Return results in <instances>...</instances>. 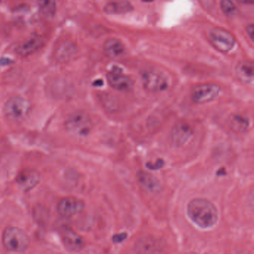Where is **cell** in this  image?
Masks as SVG:
<instances>
[{"mask_svg":"<svg viewBox=\"0 0 254 254\" xmlns=\"http://www.w3.org/2000/svg\"><path fill=\"white\" fill-rule=\"evenodd\" d=\"M133 7L128 1H114L108 2L104 6V12L109 15L127 14L133 11Z\"/></svg>","mask_w":254,"mask_h":254,"instance_id":"18","label":"cell"},{"mask_svg":"<svg viewBox=\"0 0 254 254\" xmlns=\"http://www.w3.org/2000/svg\"><path fill=\"white\" fill-rule=\"evenodd\" d=\"M247 33H248V36L251 38V41H254V26L253 24L248 25L247 27Z\"/></svg>","mask_w":254,"mask_h":254,"instance_id":"24","label":"cell"},{"mask_svg":"<svg viewBox=\"0 0 254 254\" xmlns=\"http://www.w3.org/2000/svg\"><path fill=\"white\" fill-rule=\"evenodd\" d=\"M197 254V253H188V254Z\"/></svg>","mask_w":254,"mask_h":254,"instance_id":"26","label":"cell"},{"mask_svg":"<svg viewBox=\"0 0 254 254\" xmlns=\"http://www.w3.org/2000/svg\"><path fill=\"white\" fill-rule=\"evenodd\" d=\"M209 37L213 47L221 53H228L236 44L235 37L222 28L215 27L211 29Z\"/></svg>","mask_w":254,"mask_h":254,"instance_id":"5","label":"cell"},{"mask_svg":"<svg viewBox=\"0 0 254 254\" xmlns=\"http://www.w3.org/2000/svg\"><path fill=\"white\" fill-rule=\"evenodd\" d=\"M126 238H127V234H126V233H122V234L120 235H115L114 237V242H117V243H119V242H122L123 241H124Z\"/></svg>","mask_w":254,"mask_h":254,"instance_id":"25","label":"cell"},{"mask_svg":"<svg viewBox=\"0 0 254 254\" xmlns=\"http://www.w3.org/2000/svg\"><path fill=\"white\" fill-rule=\"evenodd\" d=\"M44 44L45 41L42 35H35L19 44L16 48V53L20 56L26 57L36 53L44 47Z\"/></svg>","mask_w":254,"mask_h":254,"instance_id":"13","label":"cell"},{"mask_svg":"<svg viewBox=\"0 0 254 254\" xmlns=\"http://www.w3.org/2000/svg\"><path fill=\"white\" fill-rule=\"evenodd\" d=\"M30 108L29 101L21 96H13L5 102L4 114L11 121H21L27 117Z\"/></svg>","mask_w":254,"mask_h":254,"instance_id":"4","label":"cell"},{"mask_svg":"<svg viewBox=\"0 0 254 254\" xmlns=\"http://www.w3.org/2000/svg\"><path fill=\"white\" fill-rule=\"evenodd\" d=\"M137 178L141 185L150 192L157 194L162 190L160 181L151 174L144 171H139L137 173Z\"/></svg>","mask_w":254,"mask_h":254,"instance_id":"17","label":"cell"},{"mask_svg":"<svg viewBox=\"0 0 254 254\" xmlns=\"http://www.w3.org/2000/svg\"><path fill=\"white\" fill-rule=\"evenodd\" d=\"M40 11L44 17L47 18H53L56 15L57 11L56 2L50 0H43L38 2Z\"/></svg>","mask_w":254,"mask_h":254,"instance_id":"20","label":"cell"},{"mask_svg":"<svg viewBox=\"0 0 254 254\" xmlns=\"http://www.w3.org/2000/svg\"><path fill=\"white\" fill-rule=\"evenodd\" d=\"M220 5H221L223 13L228 17L234 15L236 11H237V8H236L235 4L231 1H229V0H222L220 2Z\"/></svg>","mask_w":254,"mask_h":254,"instance_id":"22","label":"cell"},{"mask_svg":"<svg viewBox=\"0 0 254 254\" xmlns=\"http://www.w3.org/2000/svg\"><path fill=\"white\" fill-rule=\"evenodd\" d=\"M2 242L5 250L13 253H24L30 245V239L26 232L16 227H8L2 236Z\"/></svg>","mask_w":254,"mask_h":254,"instance_id":"2","label":"cell"},{"mask_svg":"<svg viewBox=\"0 0 254 254\" xmlns=\"http://www.w3.org/2000/svg\"><path fill=\"white\" fill-rule=\"evenodd\" d=\"M104 52L109 58H117L123 55L125 51L124 44L117 38H110L104 44Z\"/></svg>","mask_w":254,"mask_h":254,"instance_id":"19","label":"cell"},{"mask_svg":"<svg viewBox=\"0 0 254 254\" xmlns=\"http://www.w3.org/2000/svg\"><path fill=\"white\" fill-rule=\"evenodd\" d=\"M164 166V161L162 159H159L155 163H148L146 164L147 168L151 170H157L161 169Z\"/></svg>","mask_w":254,"mask_h":254,"instance_id":"23","label":"cell"},{"mask_svg":"<svg viewBox=\"0 0 254 254\" xmlns=\"http://www.w3.org/2000/svg\"><path fill=\"white\" fill-rule=\"evenodd\" d=\"M107 80L112 88L119 91H130L133 87L132 78L119 71L112 70L108 72L107 74Z\"/></svg>","mask_w":254,"mask_h":254,"instance_id":"12","label":"cell"},{"mask_svg":"<svg viewBox=\"0 0 254 254\" xmlns=\"http://www.w3.org/2000/svg\"><path fill=\"white\" fill-rule=\"evenodd\" d=\"M84 209V203L81 199L74 197H65L59 200L57 212L60 216L69 218L78 215Z\"/></svg>","mask_w":254,"mask_h":254,"instance_id":"8","label":"cell"},{"mask_svg":"<svg viewBox=\"0 0 254 254\" xmlns=\"http://www.w3.org/2000/svg\"><path fill=\"white\" fill-rule=\"evenodd\" d=\"M61 238L66 250L70 252H80L85 248V241L75 230L67 226L60 229Z\"/></svg>","mask_w":254,"mask_h":254,"instance_id":"7","label":"cell"},{"mask_svg":"<svg viewBox=\"0 0 254 254\" xmlns=\"http://www.w3.org/2000/svg\"><path fill=\"white\" fill-rule=\"evenodd\" d=\"M78 53L76 44L72 41L62 43L55 52V57L61 63H66L73 60Z\"/></svg>","mask_w":254,"mask_h":254,"instance_id":"14","label":"cell"},{"mask_svg":"<svg viewBox=\"0 0 254 254\" xmlns=\"http://www.w3.org/2000/svg\"><path fill=\"white\" fill-rule=\"evenodd\" d=\"M134 248L136 254H158L162 246L157 239L146 237L138 241Z\"/></svg>","mask_w":254,"mask_h":254,"instance_id":"15","label":"cell"},{"mask_svg":"<svg viewBox=\"0 0 254 254\" xmlns=\"http://www.w3.org/2000/svg\"><path fill=\"white\" fill-rule=\"evenodd\" d=\"M254 65L252 62L242 61L236 66V78L243 84H251L254 81Z\"/></svg>","mask_w":254,"mask_h":254,"instance_id":"16","label":"cell"},{"mask_svg":"<svg viewBox=\"0 0 254 254\" xmlns=\"http://www.w3.org/2000/svg\"><path fill=\"white\" fill-rule=\"evenodd\" d=\"M41 181V174L35 169H25L20 171L16 178L19 188L23 191H29L38 186Z\"/></svg>","mask_w":254,"mask_h":254,"instance_id":"11","label":"cell"},{"mask_svg":"<svg viewBox=\"0 0 254 254\" xmlns=\"http://www.w3.org/2000/svg\"><path fill=\"white\" fill-rule=\"evenodd\" d=\"M144 87L153 93L164 91L167 89L168 83L163 74L154 70H147L142 73Z\"/></svg>","mask_w":254,"mask_h":254,"instance_id":"9","label":"cell"},{"mask_svg":"<svg viewBox=\"0 0 254 254\" xmlns=\"http://www.w3.org/2000/svg\"><path fill=\"white\" fill-rule=\"evenodd\" d=\"M230 126L235 131L244 132L249 127V120L240 115H235L230 120Z\"/></svg>","mask_w":254,"mask_h":254,"instance_id":"21","label":"cell"},{"mask_svg":"<svg viewBox=\"0 0 254 254\" xmlns=\"http://www.w3.org/2000/svg\"><path fill=\"white\" fill-rule=\"evenodd\" d=\"M66 130L73 136L85 137L90 134L93 123L85 111H75L68 116L65 123Z\"/></svg>","mask_w":254,"mask_h":254,"instance_id":"3","label":"cell"},{"mask_svg":"<svg viewBox=\"0 0 254 254\" xmlns=\"http://www.w3.org/2000/svg\"><path fill=\"white\" fill-rule=\"evenodd\" d=\"M193 133L194 130L190 124L184 121L178 122L171 130V143L177 148L182 147L190 140Z\"/></svg>","mask_w":254,"mask_h":254,"instance_id":"10","label":"cell"},{"mask_svg":"<svg viewBox=\"0 0 254 254\" xmlns=\"http://www.w3.org/2000/svg\"><path fill=\"white\" fill-rule=\"evenodd\" d=\"M187 212L190 219L203 230L212 228L218 221V209L207 199L194 198L190 200Z\"/></svg>","mask_w":254,"mask_h":254,"instance_id":"1","label":"cell"},{"mask_svg":"<svg viewBox=\"0 0 254 254\" xmlns=\"http://www.w3.org/2000/svg\"><path fill=\"white\" fill-rule=\"evenodd\" d=\"M219 86L215 84H201L191 90V99L194 103L204 104L214 100L219 95Z\"/></svg>","mask_w":254,"mask_h":254,"instance_id":"6","label":"cell"}]
</instances>
